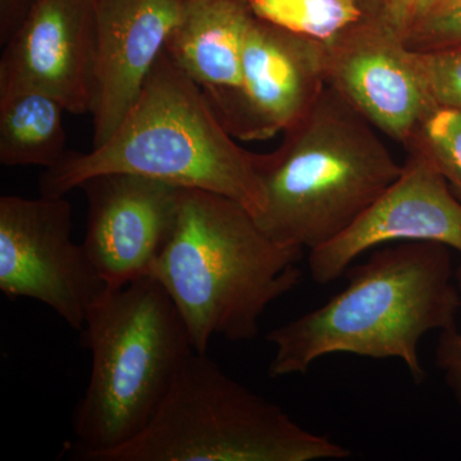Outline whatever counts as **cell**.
<instances>
[{"instance_id":"1","label":"cell","mask_w":461,"mask_h":461,"mask_svg":"<svg viewBox=\"0 0 461 461\" xmlns=\"http://www.w3.org/2000/svg\"><path fill=\"white\" fill-rule=\"evenodd\" d=\"M346 272L348 286L327 304L267 335L276 348L269 377L305 375L321 357L345 353L395 357L415 384H421L426 378L421 338L430 330L453 329L461 306L450 248L397 242Z\"/></svg>"},{"instance_id":"2","label":"cell","mask_w":461,"mask_h":461,"mask_svg":"<svg viewBox=\"0 0 461 461\" xmlns=\"http://www.w3.org/2000/svg\"><path fill=\"white\" fill-rule=\"evenodd\" d=\"M303 249L275 244L244 205L182 190L177 220L149 276L180 313L196 353L215 336L249 341L268 306L297 286Z\"/></svg>"},{"instance_id":"3","label":"cell","mask_w":461,"mask_h":461,"mask_svg":"<svg viewBox=\"0 0 461 461\" xmlns=\"http://www.w3.org/2000/svg\"><path fill=\"white\" fill-rule=\"evenodd\" d=\"M105 173H132L235 200L257 218L266 196L257 154L240 147L198 85L163 50L140 96L107 142L68 151L41 178L44 196H66Z\"/></svg>"},{"instance_id":"4","label":"cell","mask_w":461,"mask_h":461,"mask_svg":"<svg viewBox=\"0 0 461 461\" xmlns=\"http://www.w3.org/2000/svg\"><path fill=\"white\" fill-rule=\"evenodd\" d=\"M257 169L266 196L257 223L275 244L311 251L348 230L397 180L402 165L327 85L284 131L280 147L257 154Z\"/></svg>"},{"instance_id":"5","label":"cell","mask_w":461,"mask_h":461,"mask_svg":"<svg viewBox=\"0 0 461 461\" xmlns=\"http://www.w3.org/2000/svg\"><path fill=\"white\" fill-rule=\"evenodd\" d=\"M83 330L93 366L72 429L75 459L90 461L147 429L195 350L171 297L151 276L105 288L87 308Z\"/></svg>"},{"instance_id":"6","label":"cell","mask_w":461,"mask_h":461,"mask_svg":"<svg viewBox=\"0 0 461 461\" xmlns=\"http://www.w3.org/2000/svg\"><path fill=\"white\" fill-rule=\"evenodd\" d=\"M350 455L230 378L208 354L194 351L147 429L90 461H317Z\"/></svg>"},{"instance_id":"7","label":"cell","mask_w":461,"mask_h":461,"mask_svg":"<svg viewBox=\"0 0 461 461\" xmlns=\"http://www.w3.org/2000/svg\"><path fill=\"white\" fill-rule=\"evenodd\" d=\"M107 285L83 244L72 240V206L66 196L0 198V291L50 306L83 330L87 308Z\"/></svg>"},{"instance_id":"8","label":"cell","mask_w":461,"mask_h":461,"mask_svg":"<svg viewBox=\"0 0 461 461\" xmlns=\"http://www.w3.org/2000/svg\"><path fill=\"white\" fill-rule=\"evenodd\" d=\"M78 189L87 199L83 247L103 282L118 288L149 276L175 227L184 187L105 173Z\"/></svg>"},{"instance_id":"9","label":"cell","mask_w":461,"mask_h":461,"mask_svg":"<svg viewBox=\"0 0 461 461\" xmlns=\"http://www.w3.org/2000/svg\"><path fill=\"white\" fill-rule=\"evenodd\" d=\"M412 241L461 254V200L427 158L409 151L397 180L341 235L311 250L309 271L315 284L329 285L366 251Z\"/></svg>"},{"instance_id":"10","label":"cell","mask_w":461,"mask_h":461,"mask_svg":"<svg viewBox=\"0 0 461 461\" xmlns=\"http://www.w3.org/2000/svg\"><path fill=\"white\" fill-rule=\"evenodd\" d=\"M0 94L32 90L67 112L91 113L95 90V0H38L5 45Z\"/></svg>"},{"instance_id":"11","label":"cell","mask_w":461,"mask_h":461,"mask_svg":"<svg viewBox=\"0 0 461 461\" xmlns=\"http://www.w3.org/2000/svg\"><path fill=\"white\" fill-rule=\"evenodd\" d=\"M324 45L327 85L402 147L438 109L412 69L402 39L371 21Z\"/></svg>"},{"instance_id":"12","label":"cell","mask_w":461,"mask_h":461,"mask_svg":"<svg viewBox=\"0 0 461 461\" xmlns=\"http://www.w3.org/2000/svg\"><path fill=\"white\" fill-rule=\"evenodd\" d=\"M327 86L326 45L254 16L242 50V112L235 139L268 140L313 107Z\"/></svg>"},{"instance_id":"13","label":"cell","mask_w":461,"mask_h":461,"mask_svg":"<svg viewBox=\"0 0 461 461\" xmlns=\"http://www.w3.org/2000/svg\"><path fill=\"white\" fill-rule=\"evenodd\" d=\"M184 0H95L94 147L107 142L140 96Z\"/></svg>"},{"instance_id":"14","label":"cell","mask_w":461,"mask_h":461,"mask_svg":"<svg viewBox=\"0 0 461 461\" xmlns=\"http://www.w3.org/2000/svg\"><path fill=\"white\" fill-rule=\"evenodd\" d=\"M253 9L248 0H184L165 51L203 91L235 138L242 112V50Z\"/></svg>"},{"instance_id":"15","label":"cell","mask_w":461,"mask_h":461,"mask_svg":"<svg viewBox=\"0 0 461 461\" xmlns=\"http://www.w3.org/2000/svg\"><path fill=\"white\" fill-rule=\"evenodd\" d=\"M66 108L47 94H0V163L7 167H56L65 159Z\"/></svg>"},{"instance_id":"16","label":"cell","mask_w":461,"mask_h":461,"mask_svg":"<svg viewBox=\"0 0 461 461\" xmlns=\"http://www.w3.org/2000/svg\"><path fill=\"white\" fill-rule=\"evenodd\" d=\"M254 14L287 32L330 42L366 20L355 0H248Z\"/></svg>"},{"instance_id":"17","label":"cell","mask_w":461,"mask_h":461,"mask_svg":"<svg viewBox=\"0 0 461 461\" xmlns=\"http://www.w3.org/2000/svg\"><path fill=\"white\" fill-rule=\"evenodd\" d=\"M403 148L427 158L461 200V111L436 109Z\"/></svg>"},{"instance_id":"18","label":"cell","mask_w":461,"mask_h":461,"mask_svg":"<svg viewBox=\"0 0 461 461\" xmlns=\"http://www.w3.org/2000/svg\"><path fill=\"white\" fill-rule=\"evenodd\" d=\"M408 58L436 107L461 111V47L408 50Z\"/></svg>"},{"instance_id":"19","label":"cell","mask_w":461,"mask_h":461,"mask_svg":"<svg viewBox=\"0 0 461 461\" xmlns=\"http://www.w3.org/2000/svg\"><path fill=\"white\" fill-rule=\"evenodd\" d=\"M403 44L408 50L418 51L461 47V0L421 20Z\"/></svg>"},{"instance_id":"20","label":"cell","mask_w":461,"mask_h":461,"mask_svg":"<svg viewBox=\"0 0 461 461\" xmlns=\"http://www.w3.org/2000/svg\"><path fill=\"white\" fill-rule=\"evenodd\" d=\"M439 3L441 0H379L366 20L403 41L417 23L438 8Z\"/></svg>"},{"instance_id":"21","label":"cell","mask_w":461,"mask_h":461,"mask_svg":"<svg viewBox=\"0 0 461 461\" xmlns=\"http://www.w3.org/2000/svg\"><path fill=\"white\" fill-rule=\"evenodd\" d=\"M455 278L461 294V264ZM436 366L461 408V330L456 326L441 330L436 348Z\"/></svg>"},{"instance_id":"22","label":"cell","mask_w":461,"mask_h":461,"mask_svg":"<svg viewBox=\"0 0 461 461\" xmlns=\"http://www.w3.org/2000/svg\"><path fill=\"white\" fill-rule=\"evenodd\" d=\"M38 0H0V44H5L26 23Z\"/></svg>"},{"instance_id":"23","label":"cell","mask_w":461,"mask_h":461,"mask_svg":"<svg viewBox=\"0 0 461 461\" xmlns=\"http://www.w3.org/2000/svg\"><path fill=\"white\" fill-rule=\"evenodd\" d=\"M355 2L359 3V5L366 9L369 16V14L375 11V8L377 7L379 0H355Z\"/></svg>"},{"instance_id":"24","label":"cell","mask_w":461,"mask_h":461,"mask_svg":"<svg viewBox=\"0 0 461 461\" xmlns=\"http://www.w3.org/2000/svg\"><path fill=\"white\" fill-rule=\"evenodd\" d=\"M454 2H456V0H441V3H439L438 8H437L436 11H438V9L447 7V5H453Z\"/></svg>"}]
</instances>
